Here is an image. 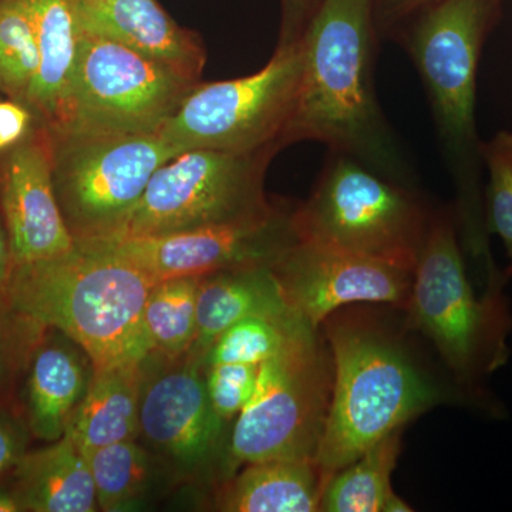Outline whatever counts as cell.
<instances>
[{"label": "cell", "instance_id": "1", "mask_svg": "<svg viewBox=\"0 0 512 512\" xmlns=\"http://www.w3.org/2000/svg\"><path fill=\"white\" fill-rule=\"evenodd\" d=\"M301 40L302 77L284 147L316 141L403 181L406 164L377 103L372 0H322Z\"/></svg>", "mask_w": 512, "mask_h": 512}, {"label": "cell", "instance_id": "2", "mask_svg": "<svg viewBox=\"0 0 512 512\" xmlns=\"http://www.w3.org/2000/svg\"><path fill=\"white\" fill-rule=\"evenodd\" d=\"M323 322L333 363L328 419L315 461L328 483L367 448L441 402L399 336L375 316L346 312Z\"/></svg>", "mask_w": 512, "mask_h": 512}, {"label": "cell", "instance_id": "3", "mask_svg": "<svg viewBox=\"0 0 512 512\" xmlns=\"http://www.w3.org/2000/svg\"><path fill=\"white\" fill-rule=\"evenodd\" d=\"M154 285L127 262L76 247L60 258L16 265L8 291L16 312L59 330L97 372L153 355L144 306Z\"/></svg>", "mask_w": 512, "mask_h": 512}, {"label": "cell", "instance_id": "4", "mask_svg": "<svg viewBox=\"0 0 512 512\" xmlns=\"http://www.w3.org/2000/svg\"><path fill=\"white\" fill-rule=\"evenodd\" d=\"M404 30L403 47L429 99L447 167L456 181L460 212L473 227L480 144L476 130L477 74L484 43L501 0H436Z\"/></svg>", "mask_w": 512, "mask_h": 512}, {"label": "cell", "instance_id": "5", "mask_svg": "<svg viewBox=\"0 0 512 512\" xmlns=\"http://www.w3.org/2000/svg\"><path fill=\"white\" fill-rule=\"evenodd\" d=\"M404 325L433 343L454 379L474 389L508 359L512 320L495 281L477 296L467 278L453 212H433L413 271Z\"/></svg>", "mask_w": 512, "mask_h": 512}, {"label": "cell", "instance_id": "6", "mask_svg": "<svg viewBox=\"0 0 512 512\" xmlns=\"http://www.w3.org/2000/svg\"><path fill=\"white\" fill-rule=\"evenodd\" d=\"M433 211L390 175L330 153L308 200L293 208L299 241L414 271Z\"/></svg>", "mask_w": 512, "mask_h": 512}, {"label": "cell", "instance_id": "7", "mask_svg": "<svg viewBox=\"0 0 512 512\" xmlns=\"http://www.w3.org/2000/svg\"><path fill=\"white\" fill-rule=\"evenodd\" d=\"M281 150L275 144L251 153L177 154L153 174L119 225L97 239L171 234L271 214L276 205L266 197L265 175Z\"/></svg>", "mask_w": 512, "mask_h": 512}, {"label": "cell", "instance_id": "8", "mask_svg": "<svg viewBox=\"0 0 512 512\" xmlns=\"http://www.w3.org/2000/svg\"><path fill=\"white\" fill-rule=\"evenodd\" d=\"M333 363L320 329L259 365L254 393L229 433L228 464L274 458L315 460L332 396Z\"/></svg>", "mask_w": 512, "mask_h": 512}, {"label": "cell", "instance_id": "9", "mask_svg": "<svg viewBox=\"0 0 512 512\" xmlns=\"http://www.w3.org/2000/svg\"><path fill=\"white\" fill-rule=\"evenodd\" d=\"M303 70L302 40L276 46L261 70L239 79L194 84L158 136L175 153H251L281 146Z\"/></svg>", "mask_w": 512, "mask_h": 512}, {"label": "cell", "instance_id": "10", "mask_svg": "<svg viewBox=\"0 0 512 512\" xmlns=\"http://www.w3.org/2000/svg\"><path fill=\"white\" fill-rule=\"evenodd\" d=\"M120 43L83 32L57 133H158L194 84Z\"/></svg>", "mask_w": 512, "mask_h": 512}, {"label": "cell", "instance_id": "11", "mask_svg": "<svg viewBox=\"0 0 512 512\" xmlns=\"http://www.w3.org/2000/svg\"><path fill=\"white\" fill-rule=\"evenodd\" d=\"M49 134L56 198L76 242L107 237L177 156L158 133Z\"/></svg>", "mask_w": 512, "mask_h": 512}, {"label": "cell", "instance_id": "12", "mask_svg": "<svg viewBox=\"0 0 512 512\" xmlns=\"http://www.w3.org/2000/svg\"><path fill=\"white\" fill-rule=\"evenodd\" d=\"M296 241L293 208L276 207L251 220L163 235L90 239L76 242V247L114 256L158 284L229 269L272 268Z\"/></svg>", "mask_w": 512, "mask_h": 512}, {"label": "cell", "instance_id": "13", "mask_svg": "<svg viewBox=\"0 0 512 512\" xmlns=\"http://www.w3.org/2000/svg\"><path fill=\"white\" fill-rule=\"evenodd\" d=\"M187 360L144 380L140 437L148 450L180 480L204 478L227 454V426L212 409L204 360ZM228 464V463H227Z\"/></svg>", "mask_w": 512, "mask_h": 512}, {"label": "cell", "instance_id": "14", "mask_svg": "<svg viewBox=\"0 0 512 512\" xmlns=\"http://www.w3.org/2000/svg\"><path fill=\"white\" fill-rule=\"evenodd\" d=\"M271 269L286 305L313 329L357 303L403 311L413 281V271L299 239Z\"/></svg>", "mask_w": 512, "mask_h": 512}, {"label": "cell", "instance_id": "15", "mask_svg": "<svg viewBox=\"0 0 512 512\" xmlns=\"http://www.w3.org/2000/svg\"><path fill=\"white\" fill-rule=\"evenodd\" d=\"M0 201L15 266L60 258L76 249L57 202L50 134L43 124L10 148Z\"/></svg>", "mask_w": 512, "mask_h": 512}, {"label": "cell", "instance_id": "16", "mask_svg": "<svg viewBox=\"0 0 512 512\" xmlns=\"http://www.w3.org/2000/svg\"><path fill=\"white\" fill-rule=\"evenodd\" d=\"M79 16L83 32L106 37L200 82L207 60L200 37L177 25L157 0H79Z\"/></svg>", "mask_w": 512, "mask_h": 512}, {"label": "cell", "instance_id": "17", "mask_svg": "<svg viewBox=\"0 0 512 512\" xmlns=\"http://www.w3.org/2000/svg\"><path fill=\"white\" fill-rule=\"evenodd\" d=\"M35 26L40 64L28 107L47 128L62 120L82 39L79 0H23Z\"/></svg>", "mask_w": 512, "mask_h": 512}, {"label": "cell", "instance_id": "18", "mask_svg": "<svg viewBox=\"0 0 512 512\" xmlns=\"http://www.w3.org/2000/svg\"><path fill=\"white\" fill-rule=\"evenodd\" d=\"M293 313L274 272L266 266L229 269L202 276L197 296V330L188 355L205 360L222 333L249 316Z\"/></svg>", "mask_w": 512, "mask_h": 512}, {"label": "cell", "instance_id": "19", "mask_svg": "<svg viewBox=\"0 0 512 512\" xmlns=\"http://www.w3.org/2000/svg\"><path fill=\"white\" fill-rule=\"evenodd\" d=\"M147 362L93 373L66 433L83 453L140 437V407Z\"/></svg>", "mask_w": 512, "mask_h": 512}, {"label": "cell", "instance_id": "20", "mask_svg": "<svg viewBox=\"0 0 512 512\" xmlns=\"http://www.w3.org/2000/svg\"><path fill=\"white\" fill-rule=\"evenodd\" d=\"M323 490L315 460L274 458L229 476L215 505L225 512H318Z\"/></svg>", "mask_w": 512, "mask_h": 512}, {"label": "cell", "instance_id": "21", "mask_svg": "<svg viewBox=\"0 0 512 512\" xmlns=\"http://www.w3.org/2000/svg\"><path fill=\"white\" fill-rule=\"evenodd\" d=\"M16 473L19 487L15 494L23 511L99 510L89 461L69 434L50 447L22 456Z\"/></svg>", "mask_w": 512, "mask_h": 512}, {"label": "cell", "instance_id": "22", "mask_svg": "<svg viewBox=\"0 0 512 512\" xmlns=\"http://www.w3.org/2000/svg\"><path fill=\"white\" fill-rule=\"evenodd\" d=\"M93 373L92 360L74 342L55 343L37 352L29 376V420L39 439L52 443L62 439Z\"/></svg>", "mask_w": 512, "mask_h": 512}, {"label": "cell", "instance_id": "23", "mask_svg": "<svg viewBox=\"0 0 512 512\" xmlns=\"http://www.w3.org/2000/svg\"><path fill=\"white\" fill-rule=\"evenodd\" d=\"M403 429L390 433L367 448L325 485L320 512H410L392 487L393 471L402 448Z\"/></svg>", "mask_w": 512, "mask_h": 512}, {"label": "cell", "instance_id": "24", "mask_svg": "<svg viewBox=\"0 0 512 512\" xmlns=\"http://www.w3.org/2000/svg\"><path fill=\"white\" fill-rule=\"evenodd\" d=\"M86 454L96 488L99 510H128L146 497L158 473H168L147 447L137 440L119 441ZM170 474V473H168Z\"/></svg>", "mask_w": 512, "mask_h": 512}, {"label": "cell", "instance_id": "25", "mask_svg": "<svg viewBox=\"0 0 512 512\" xmlns=\"http://www.w3.org/2000/svg\"><path fill=\"white\" fill-rule=\"evenodd\" d=\"M201 278L167 279L151 288L144 306V325L153 356L178 360L190 352L197 330Z\"/></svg>", "mask_w": 512, "mask_h": 512}, {"label": "cell", "instance_id": "26", "mask_svg": "<svg viewBox=\"0 0 512 512\" xmlns=\"http://www.w3.org/2000/svg\"><path fill=\"white\" fill-rule=\"evenodd\" d=\"M313 329L295 313L279 316H249L239 320L215 340L205 356V365L245 363L262 365L292 345L302 333Z\"/></svg>", "mask_w": 512, "mask_h": 512}, {"label": "cell", "instance_id": "27", "mask_svg": "<svg viewBox=\"0 0 512 512\" xmlns=\"http://www.w3.org/2000/svg\"><path fill=\"white\" fill-rule=\"evenodd\" d=\"M35 26L23 0H0V92L28 106L39 72Z\"/></svg>", "mask_w": 512, "mask_h": 512}, {"label": "cell", "instance_id": "28", "mask_svg": "<svg viewBox=\"0 0 512 512\" xmlns=\"http://www.w3.org/2000/svg\"><path fill=\"white\" fill-rule=\"evenodd\" d=\"M480 157L488 171V227L503 241L512 276V131L481 143Z\"/></svg>", "mask_w": 512, "mask_h": 512}, {"label": "cell", "instance_id": "29", "mask_svg": "<svg viewBox=\"0 0 512 512\" xmlns=\"http://www.w3.org/2000/svg\"><path fill=\"white\" fill-rule=\"evenodd\" d=\"M259 366L245 363L205 365V386L212 409L225 423L237 419L255 390Z\"/></svg>", "mask_w": 512, "mask_h": 512}, {"label": "cell", "instance_id": "30", "mask_svg": "<svg viewBox=\"0 0 512 512\" xmlns=\"http://www.w3.org/2000/svg\"><path fill=\"white\" fill-rule=\"evenodd\" d=\"M36 116L25 103L0 100V151L10 150L22 143L32 131Z\"/></svg>", "mask_w": 512, "mask_h": 512}, {"label": "cell", "instance_id": "31", "mask_svg": "<svg viewBox=\"0 0 512 512\" xmlns=\"http://www.w3.org/2000/svg\"><path fill=\"white\" fill-rule=\"evenodd\" d=\"M322 0H282V25L278 46L302 39Z\"/></svg>", "mask_w": 512, "mask_h": 512}, {"label": "cell", "instance_id": "32", "mask_svg": "<svg viewBox=\"0 0 512 512\" xmlns=\"http://www.w3.org/2000/svg\"><path fill=\"white\" fill-rule=\"evenodd\" d=\"M433 2L436 0H377V13H373V16L377 15L375 28L379 26V29L387 33L399 20L420 12Z\"/></svg>", "mask_w": 512, "mask_h": 512}, {"label": "cell", "instance_id": "33", "mask_svg": "<svg viewBox=\"0 0 512 512\" xmlns=\"http://www.w3.org/2000/svg\"><path fill=\"white\" fill-rule=\"evenodd\" d=\"M22 458L18 439L3 424H0V474L18 466Z\"/></svg>", "mask_w": 512, "mask_h": 512}, {"label": "cell", "instance_id": "34", "mask_svg": "<svg viewBox=\"0 0 512 512\" xmlns=\"http://www.w3.org/2000/svg\"><path fill=\"white\" fill-rule=\"evenodd\" d=\"M13 268H15V262H13L12 251H10L8 234L0 225V288L8 286Z\"/></svg>", "mask_w": 512, "mask_h": 512}, {"label": "cell", "instance_id": "35", "mask_svg": "<svg viewBox=\"0 0 512 512\" xmlns=\"http://www.w3.org/2000/svg\"><path fill=\"white\" fill-rule=\"evenodd\" d=\"M23 511L22 504L16 494L0 490V512Z\"/></svg>", "mask_w": 512, "mask_h": 512}, {"label": "cell", "instance_id": "36", "mask_svg": "<svg viewBox=\"0 0 512 512\" xmlns=\"http://www.w3.org/2000/svg\"><path fill=\"white\" fill-rule=\"evenodd\" d=\"M86 2H100V0H86Z\"/></svg>", "mask_w": 512, "mask_h": 512}]
</instances>
